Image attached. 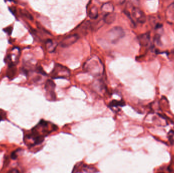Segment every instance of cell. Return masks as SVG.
I'll list each match as a JSON object with an SVG mask.
<instances>
[{
	"instance_id": "obj_2",
	"label": "cell",
	"mask_w": 174,
	"mask_h": 173,
	"mask_svg": "<svg viewBox=\"0 0 174 173\" xmlns=\"http://www.w3.org/2000/svg\"><path fill=\"white\" fill-rule=\"evenodd\" d=\"M70 76V72L66 67L57 64L51 72L53 79H67Z\"/></svg>"
},
{
	"instance_id": "obj_16",
	"label": "cell",
	"mask_w": 174,
	"mask_h": 173,
	"mask_svg": "<svg viewBox=\"0 0 174 173\" xmlns=\"http://www.w3.org/2000/svg\"><path fill=\"white\" fill-rule=\"evenodd\" d=\"M5 116V114H4L3 111L0 110V121L3 120L4 117Z\"/></svg>"
},
{
	"instance_id": "obj_10",
	"label": "cell",
	"mask_w": 174,
	"mask_h": 173,
	"mask_svg": "<svg viewBox=\"0 0 174 173\" xmlns=\"http://www.w3.org/2000/svg\"><path fill=\"white\" fill-rule=\"evenodd\" d=\"M101 10L104 12H106V13H112L113 12V11L114 10V7L113 4L111 3H106L103 4L101 7Z\"/></svg>"
},
{
	"instance_id": "obj_13",
	"label": "cell",
	"mask_w": 174,
	"mask_h": 173,
	"mask_svg": "<svg viewBox=\"0 0 174 173\" xmlns=\"http://www.w3.org/2000/svg\"><path fill=\"white\" fill-rule=\"evenodd\" d=\"M168 138L169 141L172 145H174V131L173 130L170 131L168 133Z\"/></svg>"
},
{
	"instance_id": "obj_5",
	"label": "cell",
	"mask_w": 174,
	"mask_h": 173,
	"mask_svg": "<svg viewBox=\"0 0 174 173\" xmlns=\"http://www.w3.org/2000/svg\"><path fill=\"white\" fill-rule=\"evenodd\" d=\"M55 84L54 82L51 80H48L46 81L45 89L46 90V93L48 95H49L51 98L54 100L55 98Z\"/></svg>"
},
{
	"instance_id": "obj_4",
	"label": "cell",
	"mask_w": 174,
	"mask_h": 173,
	"mask_svg": "<svg viewBox=\"0 0 174 173\" xmlns=\"http://www.w3.org/2000/svg\"><path fill=\"white\" fill-rule=\"evenodd\" d=\"M79 38L77 34H73L64 38L60 43V45L63 47H67L74 44Z\"/></svg>"
},
{
	"instance_id": "obj_17",
	"label": "cell",
	"mask_w": 174,
	"mask_h": 173,
	"mask_svg": "<svg viewBox=\"0 0 174 173\" xmlns=\"http://www.w3.org/2000/svg\"><path fill=\"white\" fill-rule=\"evenodd\" d=\"M8 173H19V172L17 171V170H16V169H13V170H11L9 171Z\"/></svg>"
},
{
	"instance_id": "obj_6",
	"label": "cell",
	"mask_w": 174,
	"mask_h": 173,
	"mask_svg": "<svg viewBox=\"0 0 174 173\" xmlns=\"http://www.w3.org/2000/svg\"><path fill=\"white\" fill-rule=\"evenodd\" d=\"M132 15L133 17L140 23H144L146 21V16L145 14L139 8H133L132 10Z\"/></svg>"
},
{
	"instance_id": "obj_12",
	"label": "cell",
	"mask_w": 174,
	"mask_h": 173,
	"mask_svg": "<svg viewBox=\"0 0 174 173\" xmlns=\"http://www.w3.org/2000/svg\"><path fill=\"white\" fill-rule=\"evenodd\" d=\"M124 105V102L122 101H119L113 100L109 104V106L111 108H113V107H123Z\"/></svg>"
},
{
	"instance_id": "obj_7",
	"label": "cell",
	"mask_w": 174,
	"mask_h": 173,
	"mask_svg": "<svg viewBox=\"0 0 174 173\" xmlns=\"http://www.w3.org/2000/svg\"><path fill=\"white\" fill-rule=\"evenodd\" d=\"M88 15L90 18L95 19L97 18L98 16V9L96 6H92L89 9L88 12Z\"/></svg>"
},
{
	"instance_id": "obj_15",
	"label": "cell",
	"mask_w": 174,
	"mask_h": 173,
	"mask_svg": "<svg viewBox=\"0 0 174 173\" xmlns=\"http://www.w3.org/2000/svg\"><path fill=\"white\" fill-rule=\"evenodd\" d=\"M17 152H16V151H14L13 152L11 153V158H12L13 160H16V158H17Z\"/></svg>"
},
{
	"instance_id": "obj_11",
	"label": "cell",
	"mask_w": 174,
	"mask_h": 173,
	"mask_svg": "<svg viewBox=\"0 0 174 173\" xmlns=\"http://www.w3.org/2000/svg\"><path fill=\"white\" fill-rule=\"evenodd\" d=\"M149 40V35L148 34H143L138 37V40L140 44L142 45H146Z\"/></svg>"
},
{
	"instance_id": "obj_1",
	"label": "cell",
	"mask_w": 174,
	"mask_h": 173,
	"mask_svg": "<svg viewBox=\"0 0 174 173\" xmlns=\"http://www.w3.org/2000/svg\"><path fill=\"white\" fill-rule=\"evenodd\" d=\"M84 69L94 76H99L103 74L104 66L99 58L94 56L88 60L84 65Z\"/></svg>"
},
{
	"instance_id": "obj_14",
	"label": "cell",
	"mask_w": 174,
	"mask_h": 173,
	"mask_svg": "<svg viewBox=\"0 0 174 173\" xmlns=\"http://www.w3.org/2000/svg\"><path fill=\"white\" fill-rule=\"evenodd\" d=\"M22 14H24V16H25L26 17H27L28 18L30 19H31V20H32L33 19V17L31 16L30 14L28 13V12H25L24 11V12H22Z\"/></svg>"
},
{
	"instance_id": "obj_8",
	"label": "cell",
	"mask_w": 174,
	"mask_h": 173,
	"mask_svg": "<svg viewBox=\"0 0 174 173\" xmlns=\"http://www.w3.org/2000/svg\"><path fill=\"white\" fill-rule=\"evenodd\" d=\"M115 19H116L115 14L113 12H112V13H106L103 17V21L106 24H111L114 22Z\"/></svg>"
},
{
	"instance_id": "obj_3",
	"label": "cell",
	"mask_w": 174,
	"mask_h": 173,
	"mask_svg": "<svg viewBox=\"0 0 174 173\" xmlns=\"http://www.w3.org/2000/svg\"><path fill=\"white\" fill-rule=\"evenodd\" d=\"M124 36V31L121 27H114L108 32L109 38L111 42L114 44L118 42Z\"/></svg>"
},
{
	"instance_id": "obj_9",
	"label": "cell",
	"mask_w": 174,
	"mask_h": 173,
	"mask_svg": "<svg viewBox=\"0 0 174 173\" xmlns=\"http://www.w3.org/2000/svg\"><path fill=\"white\" fill-rule=\"evenodd\" d=\"M57 46V44L55 42H53L51 40H48L45 43L46 49L49 52H53L55 51V49Z\"/></svg>"
}]
</instances>
